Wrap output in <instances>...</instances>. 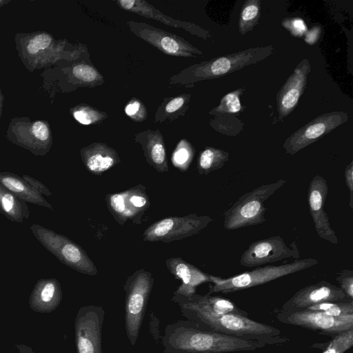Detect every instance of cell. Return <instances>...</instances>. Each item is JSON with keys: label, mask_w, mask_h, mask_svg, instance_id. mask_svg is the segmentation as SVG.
<instances>
[{"label": "cell", "mask_w": 353, "mask_h": 353, "mask_svg": "<svg viewBox=\"0 0 353 353\" xmlns=\"http://www.w3.org/2000/svg\"><path fill=\"white\" fill-rule=\"evenodd\" d=\"M161 342L164 353H232L254 351L266 345L208 330L188 319L167 325Z\"/></svg>", "instance_id": "cell-1"}, {"label": "cell", "mask_w": 353, "mask_h": 353, "mask_svg": "<svg viewBox=\"0 0 353 353\" xmlns=\"http://www.w3.org/2000/svg\"><path fill=\"white\" fill-rule=\"evenodd\" d=\"M181 312L186 319L195 322L201 327L220 334L256 341L265 345H280L290 341L279 329L248 316L215 314L191 310H181Z\"/></svg>", "instance_id": "cell-2"}, {"label": "cell", "mask_w": 353, "mask_h": 353, "mask_svg": "<svg viewBox=\"0 0 353 353\" xmlns=\"http://www.w3.org/2000/svg\"><path fill=\"white\" fill-rule=\"evenodd\" d=\"M272 46L248 48L236 53L223 55L191 65L172 76L171 84L192 85L199 81L218 79L259 63L274 52Z\"/></svg>", "instance_id": "cell-3"}, {"label": "cell", "mask_w": 353, "mask_h": 353, "mask_svg": "<svg viewBox=\"0 0 353 353\" xmlns=\"http://www.w3.org/2000/svg\"><path fill=\"white\" fill-rule=\"evenodd\" d=\"M318 261L312 258L296 259L292 263L279 265L259 266L241 274L221 278L210 275L211 284L208 294L221 292L232 293L261 285L281 277L307 269L316 264Z\"/></svg>", "instance_id": "cell-4"}, {"label": "cell", "mask_w": 353, "mask_h": 353, "mask_svg": "<svg viewBox=\"0 0 353 353\" xmlns=\"http://www.w3.org/2000/svg\"><path fill=\"white\" fill-rule=\"evenodd\" d=\"M286 182L285 179H279L241 195L223 214L225 229L234 230L266 221L264 216L267 210L265 201Z\"/></svg>", "instance_id": "cell-5"}, {"label": "cell", "mask_w": 353, "mask_h": 353, "mask_svg": "<svg viewBox=\"0 0 353 353\" xmlns=\"http://www.w3.org/2000/svg\"><path fill=\"white\" fill-rule=\"evenodd\" d=\"M153 285L152 273L139 269L127 278L123 285L125 329L132 345L136 344L139 337Z\"/></svg>", "instance_id": "cell-6"}, {"label": "cell", "mask_w": 353, "mask_h": 353, "mask_svg": "<svg viewBox=\"0 0 353 353\" xmlns=\"http://www.w3.org/2000/svg\"><path fill=\"white\" fill-rule=\"evenodd\" d=\"M30 230L41 244L63 264L82 274H97L96 265L79 245L38 224L32 225Z\"/></svg>", "instance_id": "cell-7"}, {"label": "cell", "mask_w": 353, "mask_h": 353, "mask_svg": "<svg viewBox=\"0 0 353 353\" xmlns=\"http://www.w3.org/2000/svg\"><path fill=\"white\" fill-rule=\"evenodd\" d=\"M213 219L209 216L190 214L183 216H168L148 227L143 239L149 242H164L181 240L198 234Z\"/></svg>", "instance_id": "cell-8"}, {"label": "cell", "mask_w": 353, "mask_h": 353, "mask_svg": "<svg viewBox=\"0 0 353 353\" xmlns=\"http://www.w3.org/2000/svg\"><path fill=\"white\" fill-rule=\"evenodd\" d=\"M126 24L134 34L167 55L196 57L203 54L184 38L147 23L128 21Z\"/></svg>", "instance_id": "cell-9"}, {"label": "cell", "mask_w": 353, "mask_h": 353, "mask_svg": "<svg viewBox=\"0 0 353 353\" xmlns=\"http://www.w3.org/2000/svg\"><path fill=\"white\" fill-rule=\"evenodd\" d=\"M276 316L282 323L308 329L332 337L353 329V314L332 316L321 312L302 310L286 312L280 310Z\"/></svg>", "instance_id": "cell-10"}, {"label": "cell", "mask_w": 353, "mask_h": 353, "mask_svg": "<svg viewBox=\"0 0 353 353\" xmlns=\"http://www.w3.org/2000/svg\"><path fill=\"white\" fill-rule=\"evenodd\" d=\"M105 311L101 306H83L74 320L77 353H102V327Z\"/></svg>", "instance_id": "cell-11"}, {"label": "cell", "mask_w": 353, "mask_h": 353, "mask_svg": "<svg viewBox=\"0 0 353 353\" xmlns=\"http://www.w3.org/2000/svg\"><path fill=\"white\" fill-rule=\"evenodd\" d=\"M348 114L334 111L318 116L292 133L285 141L283 148L290 155L303 150L345 123Z\"/></svg>", "instance_id": "cell-12"}, {"label": "cell", "mask_w": 353, "mask_h": 353, "mask_svg": "<svg viewBox=\"0 0 353 353\" xmlns=\"http://www.w3.org/2000/svg\"><path fill=\"white\" fill-rule=\"evenodd\" d=\"M299 256L295 242L290 247L281 236H274L252 243L242 254L240 264L246 268H256L289 258L298 259Z\"/></svg>", "instance_id": "cell-13"}, {"label": "cell", "mask_w": 353, "mask_h": 353, "mask_svg": "<svg viewBox=\"0 0 353 353\" xmlns=\"http://www.w3.org/2000/svg\"><path fill=\"white\" fill-rule=\"evenodd\" d=\"M108 209L121 225L141 217L150 205L145 187L137 185L127 190L106 195Z\"/></svg>", "instance_id": "cell-14"}, {"label": "cell", "mask_w": 353, "mask_h": 353, "mask_svg": "<svg viewBox=\"0 0 353 353\" xmlns=\"http://www.w3.org/2000/svg\"><path fill=\"white\" fill-rule=\"evenodd\" d=\"M349 299L345 293L332 283L321 281L298 290L283 305L281 310L293 312L306 310L307 307L325 302H336Z\"/></svg>", "instance_id": "cell-15"}, {"label": "cell", "mask_w": 353, "mask_h": 353, "mask_svg": "<svg viewBox=\"0 0 353 353\" xmlns=\"http://www.w3.org/2000/svg\"><path fill=\"white\" fill-rule=\"evenodd\" d=\"M327 192L326 179L319 174L315 175L310 183L307 191L309 210L319 237L333 244H338L336 234L331 228L329 217L324 210Z\"/></svg>", "instance_id": "cell-16"}, {"label": "cell", "mask_w": 353, "mask_h": 353, "mask_svg": "<svg viewBox=\"0 0 353 353\" xmlns=\"http://www.w3.org/2000/svg\"><path fill=\"white\" fill-rule=\"evenodd\" d=\"M311 70L308 59H303L294 68L276 94L279 117L283 120L294 111L307 85Z\"/></svg>", "instance_id": "cell-17"}, {"label": "cell", "mask_w": 353, "mask_h": 353, "mask_svg": "<svg viewBox=\"0 0 353 353\" xmlns=\"http://www.w3.org/2000/svg\"><path fill=\"white\" fill-rule=\"evenodd\" d=\"M172 301L176 303L180 310L203 312L215 314H235L248 316V313L237 307L230 300L219 296H212L208 293L205 295L196 292L189 295L174 293Z\"/></svg>", "instance_id": "cell-18"}, {"label": "cell", "mask_w": 353, "mask_h": 353, "mask_svg": "<svg viewBox=\"0 0 353 353\" xmlns=\"http://www.w3.org/2000/svg\"><path fill=\"white\" fill-rule=\"evenodd\" d=\"M117 4L123 10L141 17L160 21L167 26L182 28L188 32L206 39L208 32L196 24L177 20L164 14L145 0H117Z\"/></svg>", "instance_id": "cell-19"}, {"label": "cell", "mask_w": 353, "mask_h": 353, "mask_svg": "<svg viewBox=\"0 0 353 353\" xmlns=\"http://www.w3.org/2000/svg\"><path fill=\"white\" fill-rule=\"evenodd\" d=\"M134 141L141 145L150 165L159 173L169 170L164 139L159 129L140 132L135 134Z\"/></svg>", "instance_id": "cell-20"}, {"label": "cell", "mask_w": 353, "mask_h": 353, "mask_svg": "<svg viewBox=\"0 0 353 353\" xmlns=\"http://www.w3.org/2000/svg\"><path fill=\"white\" fill-rule=\"evenodd\" d=\"M62 297L61 287L57 279H41L32 290L29 306L34 312L50 313L60 305Z\"/></svg>", "instance_id": "cell-21"}, {"label": "cell", "mask_w": 353, "mask_h": 353, "mask_svg": "<svg viewBox=\"0 0 353 353\" xmlns=\"http://www.w3.org/2000/svg\"><path fill=\"white\" fill-rule=\"evenodd\" d=\"M85 168L97 175L103 174L121 162L118 152L105 143L94 142L81 149Z\"/></svg>", "instance_id": "cell-22"}, {"label": "cell", "mask_w": 353, "mask_h": 353, "mask_svg": "<svg viewBox=\"0 0 353 353\" xmlns=\"http://www.w3.org/2000/svg\"><path fill=\"white\" fill-rule=\"evenodd\" d=\"M165 265L170 273L182 281V284L174 292L175 294H192L196 292L198 285L210 282V275L203 272L181 257L170 258L166 260Z\"/></svg>", "instance_id": "cell-23"}, {"label": "cell", "mask_w": 353, "mask_h": 353, "mask_svg": "<svg viewBox=\"0 0 353 353\" xmlns=\"http://www.w3.org/2000/svg\"><path fill=\"white\" fill-rule=\"evenodd\" d=\"M0 183L25 202L53 210L52 205L17 174L9 172H0Z\"/></svg>", "instance_id": "cell-24"}, {"label": "cell", "mask_w": 353, "mask_h": 353, "mask_svg": "<svg viewBox=\"0 0 353 353\" xmlns=\"http://www.w3.org/2000/svg\"><path fill=\"white\" fill-rule=\"evenodd\" d=\"M0 212L9 220L23 223L30 216V209L26 202L0 183Z\"/></svg>", "instance_id": "cell-25"}, {"label": "cell", "mask_w": 353, "mask_h": 353, "mask_svg": "<svg viewBox=\"0 0 353 353\" xmlns=\"http://www.w3.org/2000/svg\"><path fill=\"white\" fill-rule=\"evenodd\" d=\"M190 94H181L174 97L164 98L154 114V121L162 123L173 121L183 116L189 108Z\"/></svg>", "instance_id": "cell-26"}, {"label": "cell", "mask_w": 353, "mask_h": 353, "mask_svg": "<svg viewBox=\"0 0 353 353\" xmlns=\"http://www.w3.org/2000/svg\"><path fill=\"white\" fill-rule=\"evenodd\" d=\"M229 153L214 147H205L197 159V170L200 175H207L223 168L229 160Z\"/></svg>", "instance_id": "cell-27"}, {"label": "cell", "mask_w": 353, "mask_h": 353, "mask_svg": "<svg viewBox=\"0 0 353 353\" xmlns=\"http://www.w3.org/2000/svg\"><path fill=\"white\" fill-rule=\"evenodd\" d=\"M261 5L260 0H247L242 5L238 25L241 34L251 31L259 23Z\"/></svg>", "instance_id": "cell-28"}, {"label": "cell", "mask_w": 353, "mask_h": 353, "mask_svg": "<svg viewBox=\"0 0 353 353\" xmlns=\"http://www.w3.org/2000/svg\"><path fill=\"white\" fill-rule=\"evenodd\" d=\"M353 345V329L339 333L327 343H314L311 347L322 349V353H345Z\"/></svg>", "instance_id": "cell-29"}, {"label": "cell", "mask_w": 353, "mask_h": 353, "mask_svg": "<svg viewBox=\"0 0 353 353\" xmlns=\"http://www.w3.org/2000/svg\"><path fill=\"white\" fill-rule=\"evenodd\" d=\"M72 76L81 83L88 87L101 85L104 82L103 75L91 64L79 63L72 69Z\"/></svg>", "instance_id": "cell-30"}, {"label": "cell", "mask_w": 353, "mask_h": 353, "mask_svg": "<svg viewBox=\"0 0 353 353\" xmlns=\"http://www.w3.org/2000/svg\"><path fill=\"white\" fill-rule=\"evenodd\" d=\"M74 119L79 123L90 125L102 122L108 118L105 112L88 104H81L71 109Z\"/></svg>", "instance_id": "cell-31"}, {"label": "cell", "mask_w": 353, "mask_h": 353, "mask_svg": "<svg viewBox=\"0 0 353 353\" xmlns=\"http://www.w3.org/2000/svg\"><path fill=\"white\" fill-rule=\"evenodd\" d=\"M245 89L239 88L225 94L221 99L218 106L212 109L209 114L214 116H223L239 112L241 110L240 96Z\"/></svg>", "instance_id": "cell-32"}, {"label": "cell", "mask_w": 353, "mask_h": 353, "mask_svg": "<svg viewBox=\"0 0 353 353\" xmlns=\"http://www.w3.org/2000/svg\"><path fill=\"white\" fill-rule=\"evenodd\" d=\"M194 154V149L192 144L186 139H182L173 151L172 164L178 169L185 171L191 164Z\"/></svg>", "instance_id": "cell-33"}, {"label": "cell", "mask_w": 353, "mask_h": 353, "mask_svg": "<svg viewBox=\"0 0 353 353\" xmlns=\"http://www.w3.org/2000/svg\"><path fill=\"white\" fill-rule=\"evenodd\" d=\"M125 114L135 122H142L148 117V110L144 103L138 98L132 97L124 108Z\"/></svg>", "instance_id": "cell-34"}, {"label": "cell", "mask_w": 353, "mask_h": 353, "mask_svg": "<svg viewBox=\"0 0 353 353\" xmlns=\"http://www.w3.org/2000/svg\"><path fill=\"white\" fill-rule=\"evenodd\" d=\"M336 280L339 288L350 299L353 300V271L343 269L338 273Z\"/></svg>", "instance_id": "cell-35"}, {"label": "cell", "mask_w": 353, "mask_h": 353, "mask_svg": "<svg viewBox=\"0 0 353 353\" xmlns=\"http://www.w3.org/2000/svg\"><path fill=\"white\" fill-rule=\"evenodd\" d=\"M32 134L48 151V141L50 139V130L48 125L41 121L34 122L32 126Z\"/></svg>", "instance_id": "cell-36"}, {"label": "cell", "mask_w": 353, "mask_h": 353, "mask_svg": "<svg viewBox=\"0 0 353 353\" xmlns=\"http://www.w3.org/2000/svg\"><path fill=\"white\" fill-rule=\"evenodd\" d=\"M51 41L52 38L49 34L45 33L38 34L28 42L27 51L30 54H35L48 47Z\"/></svg>", "instance_id": "cell-37"}, {"label": "cell", "mask_w": 353, "mask_h": 353, "mask_svg": "<svg viewBox=\"0 0 353 353\" xmlns=\"http://www.w3.org/2000/svg\"><path fill=\"white\" fill-rule=\"evenodd\" d=\"M282 25L288 29L292 34L297 37L303 34L307 30L304 21L299 18L285 19L282 21Z\"/></svg>", "instance_id": "cell-38"}, {"label": "cell", "mask_w": 353, "mask_h": 353, "mask_svg": "<svg viewBox=\"0 0 353 353\" xmlns=\"http://www.w3.org/2000/svg\"><path fill=\"white\" fill-rule=\"evenodd\" d=\"M21 177L41 195L46 196L52 195V192L50 190L39 180L27 174H23Z\"/></svg>", "instance_id": "cell-39"}, {"label": "cell", "mask_w": 353, "mask_h": 353, "mask_svg": "<svg viewBox=\"0 0 353 353\" xmlns=\"http://www.w3.org/2000/svg\"><path fill=\"white\" fill-rule=\"evenodd\" d=\"M345 181L350 192V207L353 208V161L347 165L345 170Z\"/></svg>", "instance_id": "cell-40"}, {"label": "cell", "mask_w": 353, "mask_h": 353, "mask_svg": "<svg viewBox=\"0 0 353 353\" xmlns=\"http://www.w3.org/2000/svg\"><path fill=\"white\" fill-rule=\"evenodd\" d=\"M150 330L157 343L162 336L159 332V321L153 312L150 314Z\"/></svg>", "instance_id": "cell-41"}, {"label": "cell", "mask_w": 353, "mask_h": 353, "mask_svg": "<svg viewBox=\"0 0 353 353\" xmlns=\"http://www.w3.org/2000/svg\"><path fill=\"white\" fill-rule=\"evenodd\" d=\"M321 33V26H314L306 34L305 41L310 45H314L319 39Z\"/></svg>", "instance_id": "cell-42"}, {"label": "cell", "mask_w": 353, "mask_h": 353, "mask_svg": "<svg viewBox=\"0 0 353 353\" xmlns=\"http://www.w3.org/2000/svg\"><path fill=\"white\" fill-rule=\"evenodd\" d=\"M17 349L18 350L17 353H35L32 347L24 345V344H16Z\"/></svg>", "instance_id": "cell-43"}, {"label": "cell", "mask_w": 353, "mask_h": 353, "mask_svg": "<svg viewBox=\"0 0 353 353\" xmlns=\"http://www.w3.org/2000/svg\"><path fill=\"white\" fill-rule=\"evenodd\" d=\"M3 1H0V3H2Z\"/></svg>", "instance_id": "cell-44"}]
</instances>
